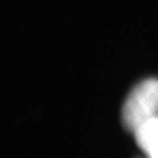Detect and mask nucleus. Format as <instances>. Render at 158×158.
I'll return each instance as SVG.
<instances>
[{
    "instance_id": "obj_1",
    "label": "nucleus",
    "mask_w": 158,
    "mask_h": 158,
    "mask_svg": "<svg viewBox=\"0 0 158 158\" xmlns=\"http://www.w3.org/2000/svg\"><path fill=\"white\" fill-rule=\"evenodd\" d=\"M158 80L143 81L130 93L123 107L122 118L128 129L135 132L142 124L157 116Z\"/></svg>"
},
{
    "instance_id": "obj_2",
    "label": "nucleus",
    "mask_w": 158,
    "mask_h": 158,
    "mask_svg": "<svg viewBox=\"0 0 158 158\" xmlns=\"http://www.w3.org/2000/svg\"><path fill=\"white\" fill-rule=\"evenodd\" d=\"M138 145L150 156L158 157V116L149 119L135 131Z\"/></svg>"
},
{
    "instance_id": "obj_3",
    "label": "nucleus",
    "mask_w": 158,
    "mask_h": 158,
    "mask_svg": "<svg viewBox=\"0 0 158 158\" xmlns=\"http://www.w3.org/2000/svg\"><path fill=\"white\" fill-rule=\"evenodd\" d=\"M157 158H158V157H157Z\"/></svg>"
}]
</instances>
